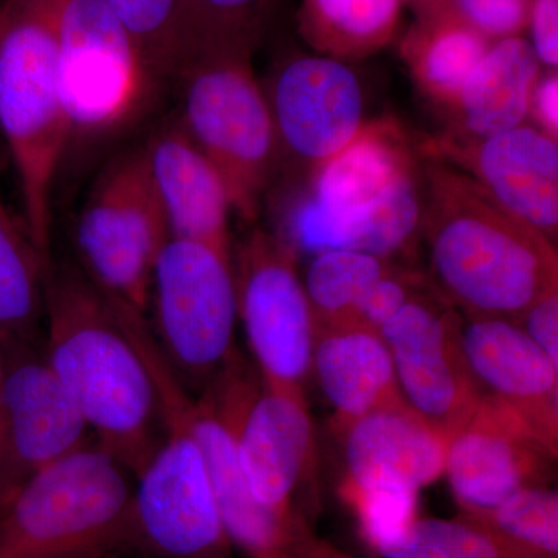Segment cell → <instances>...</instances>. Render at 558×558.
<instances>
[{"label": "cell", "instance_id": "1", "mask_svg": "<svg viewBox=\"0 0 558 558\" xmlns=\"http://www.w3.org/2000/svg\"><path fill=\"white\" fill-rule=\"evenodd\" d=\"M43 349L92 439L138 476L163 436L159 395L116 303L75 263L46 281Z\"/></svg>", "mask_w": 558, "mask_h": 558}, {"label": "cell", "instance_id": "2", "mask_svg": "<svg viewBox=\"0 0 558 558\" xmlns=\"http://www.w3.org/2000/svg\"><path fill=\"white\" fill-rule=\"evenodd\" d=\"M429 264L444 296L468 315L519 322L558 289L556 244L513 218L470 175L429 170Z\"/></svg>", "mask_w": 558, "mask_h": 558}, {"label": "cell", "instance_id": "3", "mask_svg": "<svg viewBox=\"0 0 558 558\" xmlns=\"http://www.w3.org/2000/svg\"><path fill=\"white\" fill-rule=\"evenodd\" d=\"M65 0L0 2V140L20 183L24 226L47 274L65 148L60 32Z\"/></svg>", "mask_w": 558, "mask_h": 558}, {"label": "cell", "instance_id": "4", "mask_svg": "<svg viewBox=\"0 0 558 558\" xmlns=\"http://www.w3.org/2000/svg\"><path fill=\"white\" fill-rule=\"evenodd\" d=\"M170 84L149 68L105 0H65L60 95L65 123L62 171L108 159L156 112Z\"/></svg>", "mask_w": 558, "mask_h": 558}, {"label": "cell", "instance_id": "5", "mask_svg": "<svg viewBox=\"0 0 558 558\" xmlns=\"http://www.w3.org/2000/svg\"><path fill=\"white\" fill-rule=\"evenodd\" d=\"M134 475L97 444L44 469L0 506V558H110L132 543Z\"/></svg>", "mask_w": 558, "mask_h": 558}, {"label": "cell", "instance_id": "6", "mask_svg": "<svg viewBox=\"0 0 558 558\" xmlns=\"http://www.w3.org/2000/svg\"><path fill=\"white\" fill-rule=\"evenodd\" d=\"M138 349L159 395L163 436L135 476L132 543L154 558H229L207 459L183 413L189 389L153 340L140 341Z\"/></svg>", "mask_w": 558, "mask_h": 558}, {"label": "cell", "instance_id": "7", "mask_svg": "<svg viewBox=\"0 0 558 558\" xmlns=\"http://www.w3.org/2000/svg\"><path fill=\"white\" fill-rule=\"evenodd\" d=\"M250 58L193 62L172 83L179 94L175 117L215 165L233 211L248 222L258 216L281 148L266 90Z\"/></svg>", "mask_w": 558, "mask_h": 558}, {"label": "cell", "instance_id": "8", "mask_svg": "<svg viewBox=\"0 0 558 558\" xmlns=\"http://www.w3.org/2000/svg\"><path fill=\"white\" fill-rule=\"evenodd\" d=\"M73 238L84 274L110 299L148 317L154 266L171 236L142 142L102 163Z\"/></svg>", "mask_w": 558, "mask_h": 558}, {"label": "cell", "instance_id": "9", "mask_svg": "<svg viewBox=\"0 0 558 558\" xmlns=\"http://www.w3.org/2000/svg\"><path fill=\"white\" fill-rule=\"evenodd\" d=\"M149 310L150 332L172 373L191 395H201L236 354L231 256L170 238L154 266Z\"/></svg>", "mask_w": 558, "mask_h": 558}, {"label": "cell", "instance_id": "10", "mask_svg": "<svg viewBox=\"0 0 558 558\" xmlns=\"http://www.w3.org/2000/svg\"><path fill=\"white\" fill-rule=\"evenodd\" d=\"M197 396L229 427L253 497L282 515L303 513L296 495L310 484L315 462L314 422L304 392L267 384L236 352Z\"/></svg>", "mask_w": 558, "mask_h": 558}, {"label": "cell", "instance_id": "11", "mask_svg": "<svg viewBox=\"0 0 558 558\" xmlns=\"http://www.w3.org/2000/svg\"><path fill=\"white\" fill-rule=\"evenodd\" d=\"M231 266L238 319L260 377L274 387L304 392L312 374L315 322L295 252L256 229L231 253Z\"/></svg>", "mask_w": 558, "mask_h": 558}, {"label": "cell", "instance_id": "12", "mask_svg": "<svg viewBox=\"0 0 558 558\" xmlns=\"http://www.w3.org/2000/svg\"><path fill=\"white\" fill-rule=\"evenodd\" d=\"M0 506L44 469L81 449L89 428L28 337L0 333ZM92 438V435H90Z\"/></svg>", "mask_w": 558, "mask_h": 558}, {"label": "cell", "instance_id": "13", "mask_svg": "<svg viewBox=\"0 0 558 558\" xmlns=\"http://www.w3.org/2000/svg\"><path fill=\"white\" fill-rule=\"evenodd\" d=\"M379 333L391 354L400 396L449 440L483 396L462 354L459 319L435 301L413 295Z\"/></svg>", "mask_w": 558, "mask_h": 558}, {"label": "cell", "instance_id": "14", "mask_svg": "<svg viewBox=\"0 0 558 558\" xmlns=\"http://www.w3.org/2000/svg\"><path fill=\"white\" fill-rule=\"evenodd\" d=\"M556 459L515 410L483 392L447 442L444 475L462 513H483L520 488L546 486Z\"/></svg>", "mask_w": 558, "mask_h": 558}, {"label": "cell", "instance_id": "15", "mask_svg": "<svg viewBox=\"0 0 558 558\" xmlns=\"http://www.w3.org/2000/svg\"><path fill=\"white\" fill-rule=\"evenodd\" d=\"M279 145L310 163H325L363 130V94L347 62L293 58L266 92Z\"/></svg>", "mask_w": 558, "mask_h": 558}, {"label": "cell", "instance_id": "16", "mask_svg": "<svg viewBox=\"0 0 558 558\" xmlns=\"http://www.w3.org/2000/svg\"><path fill=\"white\" fill-rule=\"evenodd\" d=\"M183 413L199 440L211 476L223 529L231 546L248 558H337L314 534L303 513L282 515L253 497L242 476L230 429L211 405L190 391Z\"/></svg>", "mask_w": 558, "mask_h": 558}, {"label": "cell", "instance_id": "17", "mask_svg": "<svg viewBox=\"0 0 558 558\" xmlns=\"http://www.w3.org/2000/svg\"><path fill=\"white\" fill-rule=\"evenodd\" d=\"M459 343L481 391L508 403L558 451V366L513 319L468 315Z\"/></svg>", "mask_w": 558, "mask_h": 558}, {"label": "cell", "instance_id": "18", "mask_svg": "<svg viewBox=\"0 0 558 558\" xmlns=\"http://www.w3.org/2000/svg\"><path fill=\"white\" fill-rule=\"evenodd\" d=\"M142 146L170 236L231 256L229 191L175 113L156 124Z\"/></svg>", "mask_w": 558, "mask_h": 558}, {"label": "cell", "instance_id": "19", "mask_svg": "<svg viewBox=\"0 0 558 558\" xmlns=\"http://www.w3.org/2000/svg\"><path fill=\"white\" fill-rule=\"evenodd\" d=\"M465 163L499 207L556 244L558 233L557 138L521 126L476 138Z\"/></svg>", "mask_w": 558, "mask_h": 558}, {"label": "cell", "instance_id": "20", "mask_svg": "<svg viewBox=\"0 0 558 558\" xmlns=\"http://www.w3.org/2000/svg\"><path fill=\"white\" fill-rule=\"evenodd\" d=\"M354 486L388 484L421 490L446 468L447 440L403 399L371 411L339 433Z\"/></svg>", "mask_w": 558, "mask_h": 558}, {"label": "cell", "instance_id": "21", "mask_svg": "<svg viewBox=\"0 0 558 558\" xmlns=\"http://www.w3.org/2000/svg\"><path fill=\"white\" fill-rule=\"evenodd\" d=\"M312 374L333 409L337 433L371 411L402 399L391 354L374 330L315 329Z\"/></svg>", "mask_w": 558, "mask_h": 558}, {"label": "cell", "instance_id": "22", "mask_svg": "<svg viewBox=\"0 0 558 558\" xmlns=\"http://www.w3.org/2000/svg\"><path fill=\"white\" fill-rule=\"evenodd\" d=\"M539 69L527 39L512 36L490 44L453 106L465 132L488 138L521 126L531 112Z\"/></svg>", "mask_w": 558, "mask_h": 558}, {"label": "cell", "instance_id": "23", "mask_svg": "<svg viewBox=\"0 0 558 558\" xmlns=\"http://www.w3.org/2000/svg\"><path fill=\"white\" fill-rule=\"evenodd\" d=\"M410 168L391 128L365 124L347 148L319 165L311 196L330 208H365Z\"/></svg>", "mask_w": 558, "mask_h": 558}, {"label": "cell", "instance_id": "24", "mask_svg": "<svg viewBox=\"0 0 558 558\" xmlns=\"http://www.w3.org/2000/svg\"><path fill=\"white\" fill-rule=\"evenodd\" d=\"M490 40L449 5L422 14L405 40V57L418 86L428 97L454 106L470 75L478 68Z\"/></svg>", "mask_w": 558, "mask_h": 558}, {"label": "cell", "instance_id": "25", "mask_svg": "<svg viewBox=\"0 0 558 558\" xmlns=\"http://www.w3.org/2000/svg\"><path fill=\"white\" fill-rule=\"evenodd\" d=\"M402 0H303L300 32L325 57L355 60L387 46Z\"/></svg>", "mask_w": 558, "mask_h": 558}, {"label": "cell", "instance_id": "26", "mask_svg": "<svg viewBox=\"0 0 558 558\" xmlns=\"http://www.w3.org/2000/svg\"><path fill=\"white\" fill-rule=\"evenodd\" d=\"M0 140V167H2ZM49 277L24 222H17L0 186V333L28 337L44 314Z\"/></svg>", "mask_w": 558, "mask_h": 558}, {"label": "cell", "instance_id": "27", "mask_svg": "<svg viewBox=\"0 0 558 558\" xmlns=\"http://www.w3.org/2000/svg\"><path fill=\"white\" fill-rule=\"evenodd\" d=\"M263 7L264 0H182L179 73L208 58L252 57Z\"/></svg>", "mask_w": 558, "mask_h": 558}, {"label": "cell", "instance_id": "28", "mask_svg": "<svg viewBox=\"0 0 558 558\" xmlns=\"http://www.w3.org/2000/svg\"><path fill=\"white\" fill-rule=\"evenodd\" d=\"M385 260L355 250L315 255L303 281L315 329L348 328L366 290L389 270Z\"/></svg>", "mask_w": 558, "mask_h": 558}, {"label": "cell", "instance_id": "29", "mask_svg": "<svg viewBox=\"0 0 558 558\" xmlns=\"http://www.w3.org/2000/svg\"><path fill=\"white\" fill-rule=\"evenodd\" d=\"M464 515L490 529L524 558H558V497L548 484L520 488L487 512Z\"/></svg>", "mask_w": 558, "mask_h": 558}, {"label": "cell", "instance_id": "30", "mask_svg": "<svg viewBox=\"0 0 558 558\" xmlns=\"http://www.w3.org/2000/svg\"><path fill=\"white\" fill-rule=\"evenodd\" d=\"M380 554L387 558H524L464 513L450 520L417 519Z\"/></svg>", "mask_w": 558, "mask_h": 558}, {"label": "cell", "instance_id": "31", "mask_svg": "<svg viewBox=\"0 0 558 558\" xmlns=\"http://www.w3.org/2000/svg\"><path fill=\"white\" fill-rule=\"evenodd\" d=\"M124 25L150 69L174 83L180 69L182 0H105Z\"/></svg>", "mask_w": 558, "mask_h": 558}, {"label": "cell", "instance_id": "32", "mask_svg": "<svg viewBox=\"0 0 558 558\" xmlns=\"http://www.w3.org/2000/svg\"><path fill=\"white\" fill-rule=\"evenodd\" d=\"M417 495L413 488L388 484L341 483V497L354 510L363 537L379 553L402 537L418 519Z\"/></svg>", "mask_w": 558, "mask_h": 558}, {"label": "cell", "instance_id": "33", "mask_svg": "<svg viewBox=\"0 0 558 558\" xmlns=\"http://www.w3.org/2000/svg\"><path fill=\"white\" fill-rule=\"evenodd\" d=\"M459 16L488 40L521 36L529 27L532 0H451Z\"/></svg>", "mask_w": 558, "mask_h": 558}, {"label": "cell", "instance_id": "34", "mask_svg": "<svg viewBox=\"0 0 558 558\" xmlns=\"http://www.w3.org/2000/svg\"><path fill=\"white\" fill-rule=\"evenodd\" d=\"M411 282L388 270L377 279L359 301L348 328H362L379 332L381 326L413 296Z\"/></svg>", "mask_w": 558, "mask_h": 558}, {"label": "cell", "instance_id": "35", "mask_svg": "<svg viewBox=\"0 0 558 558\" xmlns=\"http://www.w3.org/2000/svg\"><path fill=\"white\" fill-rule=\"evenodd\" d=\"M517 323L558 366V289L535 301Z\"/></svg>", "mask_w": 558, "mask_h": 558}, {"label": "cell", "instance_id": "36", "mask_svg": "<svg viewBox=\"0 0 558 558\" xmlns=\"http://www.w3.org/2000/svg\"><path fill=\"white\" fill-rule=\"evenodd\" d=\"M532 49L542 64L557 69L558 64V0H532Z\"/></svg>", "mask_w": 558, "mask_h": 558}, {"label": "cell", "instance_id": "37", "mask_svg": "<svg viewBox=\"0 0 558 558\" xmlns=\"http://www.w3.org/2000/svg\"><path fill=\"white\" fill-rule=\"evenodd\" d=\"M531 110L542 131L557 138L558 134V76L556 70L539 76L532 90Z\"/></svg>", "mask_w": 558, "mask_h": 558}, {"label": "cell", "instance_id": "38", "mask_svg": "<svg viewBox=\"0 0 558 558\" xmlns=\"http://www.w3.org/2000/svg\"><path fill=\"white\" fill-rule=\"evenodd\" d=\"M403 2L413 5L422 16V14L432 13V11L439 10L442 9V7L449 5L451 0H402V3Z\"/></svg>", "mask_w": 558, "mask_h": 558}, {"label": "cell", "instance_id": "39", "mask_svg": "<svg viewBox=\"0 0 558 558\" xmlns=\"http://www.w3.org/2000/svg\"><path fill=\"white\" fill-rule=\"evenodd\" d=\"M2 371H3L2 344H0V384H2Z\"/></svg>", "mask_w": 558, "mask_h": 558}, {"label": "cell", "instance_id": "40", "mask_svg": "<svg viewBox=\"0 0 558 558\" xmlns=\"http://www.w3.org/2000/svg\"><path fill=\"white\" fill-rule=\"evenodd\" d=\"M337 558H349V557H344L343 554H340V556ZM384 558H387V557H384Z\"/></svg>", "mask_w": 558, "mask_h": 558}]
</instances>
